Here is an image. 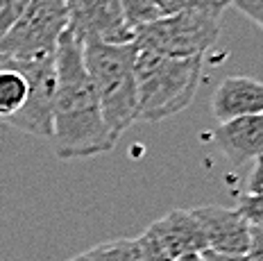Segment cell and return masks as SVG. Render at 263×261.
I'll use <instances>...</instances> for the list:
<instances>
[{
	"mask_svg": "<svg viewBox=\"0 0 263 261\" xmlns=\"http://www.w3.org/2000/svg\"><path fill=\"white\" fill-rule=\"evenodd\" d=\"M193 216L200 222L206 238V250L222 254H248L252 227L238 214V209L218 204L193 207Z\"/></svg>",
	"mask_w": 263,
	"mask_h": 261,
	"instance_id": "9",
	"label": "cell"
},
{
	"mask_svg": "<svg viewBox=\"0 0 263 261\" xmlns=\"http://www.w3.org/2000/svg\"><path fill=\"white\" fill-rule=\"evenodd\" d=\"M27 80L12 64H0V118H12L23 107Z\"/></svg>",
	"mask_w": 263,
	"mask_h": 261,
	"instance_id": "12",
	"label": "cell"
},
{
	"mask_svg": "<svg viewBox=\"0 0 263 261\" xmlns=\"http://www.w3.org/2000/svg\"><path fill=\"white\" fill-rule=\"evenodd\" d=\"M248 193L263 195V155L254 159V168H252L248 179Z\"/></svg>",
	"mask_w": 263,
	"mask_h": 261,
	"instance_id": "19",
	"label": "cell"
},
{
	"mask_svg": "<svg viewBox=\"0 0 263 261\" xmlns=\"http://www.w3.org/2000/svg\"><path fill=\"white\" fill-rule=\"evenodd\" d=\"M211 141L234 166L256 159L263 155V114L220 123L213 129Z\"/></svg>",
	"mask_w": 263,
	"mask_h": 261,
	"instance_id": "10",
	"label": "cell"
},
{
	"mask_svg": "<svg viewBox=\"0 0 263 261\" xmlns=\"http://www.w3.org/2000/svg\"><path fill=\"white\" fill-rule=\"evenodd\" d=\"M211 111L220 123L263 114V82L248 75L224 78L213 91Z\"/></svg>",
	"mask_w": 263,
	"mask_h": 261,
	"instance_id": "11",
	"label": "cell"
},
{
	"mask_svg": "<svg viewBox=\"0 0 263 261\" xmlns=\"http://www.w3.org/2000/svg\"><path fill=\"white\" fill-rule=\"evenodd\" d=\"M238 214L248 220L250 227H259L263 230V195L243 193L238 198Z\"/></svg>",
	"mask_w": 263,
	"mask_h": 261,
	"instance_id": "15",
	"label": "cell"
},
{
	"mask_svg": "<svg viewBox=\"0 0 263 261\" xmlns=\"http://www.w3.org/2000/svg\"><path fill=\"white\" fill-rule=\"evenodd\" d=\"M84 66L96 89L102 116L114 137H120L136 123V57L139 48L132 43H100L84 41Z\"/></svg>",
	"mask_w": 263,
	"mask_h": 261,
	"instance_id": "3",
	"label": "cell"
},
{
	"mask_svg": "<svg viewBox=\"0 0 263 261\" xmlns=\"http://www.w3.org/2000/svg\"><path fill=\"white\" fill-rule=\"evenodd\" d=\"M118 3H120V9H123L125 18H127V23L132 25V30L161 18L157 0H118Z\"/></svg>",
	"mask_w": 263,
	"mask_h": 261,
	"instance_id": "14",
	"label": "cell"
},
{
	"mask_svg": "<svg viewBox=\"0 0 263 261\" xmlns=\"http://www.w3.org/2000/svg\"><path fill=\"white\" fill-rule=\"evenodd\" d=\"M66 28H68L66 0H30L12 30L0 39V62L54 52Z\"/></svg>",
	"mask_w": 263,
	"mask_h": 261,
	"instance_id": "5",
	"label": "cell"
},
{
	"mask_svg": "<svg viewBox=\"0 0 263 261\" xmlns=\"http://www.w3.org/2000/svg\"><path fill=\"white\" fill-rule=\"evenodd\" d=\"M227 5L238 9L240 14L248 16L250 21H254L263 30V0H227Z\"/></svg>",
	"mask_w": 263,
	"mask_h": 261,
	"instance_id": "17",
	"label": "cell"
},
{
	"mask_svg": "<svg viewBox=\"0 0 263 261\" xmlns=\"http://www.w3.org/2000/svg\"><path fill=\"white\" fill-rule=\"evenodd\" d=\"M0 64H12L25 75L27 96L25 102L9 123L12 127L39 139H52V111L54 94H57V68H54V52L27 57V59H3Z\"/></svg>",
	"mask_w": 263,
	"mask_h": 261,
	"instance_id": "6",
	"label": "cell"
},
{
	"mask_svg": "<svg viewBox=\"0 0 263 261\" xmlns=\"http://www.w3.org/2000/svg\"><path fill=\"white\" fill-rule=\"evenodd\" d=\"M57 94L52 111V148L59 159H86L114 150L116 137L109 132L100 102L84 66L82 43L64 30L54 48Z\"/></svg>",
	"mask_w": 263,
	"mask_h": 261,
	"instance_id": "1",
	"label": "cell"
},
{
	"mask_svg": "<svg viewBox=\"0 0 263 261\" xmlns=\"http://www.w3.org/2000/svg\"><path fill=\"white\" fill-rule=\"evenodd\" d=\"M248 261H263V230H259V227H252Z\"/></svg>",
	"mask_w": 263,
	"mask_h": 261,
	"instance_id": "20",
	"label": "cell"
},
{
	"mask_svg": "<svg viewBox=\"0 0 263 261\" xmlns=\"http://www.w3.org/2000/svg\"><path fill=\"white\" fill-rule=\"evenodd\" d=\"M30 0H0V39L12 30V25L18 21Z\"/></svg>",
	"mask_w": 263,
	"mask_h": 261,
	"instance_id": "16",
	"label": "cell"
},
{
	"mask_svg": "<svg viewBox=\"0 0 263 261\" xmlns=\"http://www.w3.org/2000/svg\"><path fill=\"white\" fill-rule=\"evenodd\" d=\"M68 261H141V250L136 238H116V241L98 243Z\"/></svg>",
	"mask_w": 263,
	"mask_h": 261,
	"instance_id": "13",
	"label": "cell"
},
{
	"mask_svg": "<svg viewBox=\"0 0 263 261\" xmlns=\"http://www.w3.org/2000/svg\"><path fill=\"white\" fill-rule=\"evenodd\" d=\"M171 261H204V259H202V254H184V257H177Z\"/></svg>",
	"mask_w": 263,
	"mask_h": 261,
	"instance_id": "21",
	"label": "cell"
},
{
	"mask_svg": "<svg viewBox=\"0 0 263 261\" xmlns=\"http://www.w3.org/2000/svg\"><path fill=\"white\" fill-rule=\"evenodd\" d=\"M200 3H204V0H157V7L161 16H171V14L182 12V9L193 7V5H200Z\"/></svg>",
	"mask_w": 263,
	"mask_h": 261,
	"instance_id": "18",
	"label": "cell"
},
{
	"mask_svg": "<svg viewBox=\"0 0 263 261\" xmlns=\"http://www.w3.org/2000/svg\"><path fill=\"white\" fill-rule=\"evenodd\" d=\"M141 261H171L184 254H202L206 238L191 209H173L157 218L136 238Z\"/></svg>",
	"mask_w": 263,
	"mask_h": 261,
	"instance_id": "7",
	"label": "cell"
},
{
	"mask_svg": "<svg viewBox=\"0 0 263 261\" xmlns=\"http://www.w3.org/2000/svg\"><path fill=\"white\" fill-rule=\"evenodd\" d=\"M66 3H68V0H66Z\"/></svg>",
	"mask_w": 263,
	"mask_h": 261,
	"instance_id": "22",
	"label": "cell"
},
{
	"mask_svg": "<svg viewBox=\"0 0 263 261\" xmlns=\"http://www.w3.org/2000/svg\"><path fill=\"white\" fill-rule=\"evenodd\" d=\"M80 43H132L134 30L125 18L118 0H68V28Z\"/></svg>",
	"mask_w": 263,
	"mask_h": 261,
	"instance_id": "8",
	"label": "cell"
},
{
	"mask_svg": "<svg viewBox=\"0 0 263 261\" xmlns=\"http://www.w3.org/2000/svg\"><path fill=\"white\" fill-rule=\"evenodd\" d=\"M204 55L168 57L139 50L136 57V123H161L193 102L202 82Z\"/></svg>",
	"mask_w": 263,
	"mask_h": 261,
	"instance_id": "2",
	"label": "cell"
},
{
	"mask_svg": "<svg viewBox=\"0 0 263 261\" xmlns=\"http://www.w3.org/2000/svg\"><path fill=\"white\" fill-rule=\"evenodd\" d=\"M227 0H204L134 30V46L168 57L204 55L220 36Z\"/></svg>",
	"mask_w": 263,
	"mask_h": 261,
	"instance_id": "4",
	"label": "cell"
}]
</instances>
